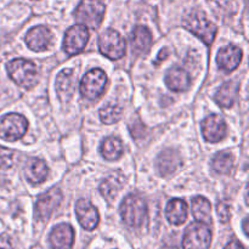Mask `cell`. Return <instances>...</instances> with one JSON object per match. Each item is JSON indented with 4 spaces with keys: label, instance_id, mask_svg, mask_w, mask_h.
<instances>
[{
    "label": "cell",
    "instance_id": "obj_1",
    "mask_svg": "<svg viewBox=\"0 0 249 249\" xmlns=\"http://www.w3.org/2000/svg\"><path fill=\"white\" fill-rule=\"evenodd\" d=\"M182 24L187 31L202 39L207 45H211L214 41L216 26L207 17L204 12L198 11V10L189 11L182 18Z\"/></svg>",
    "mask_w": 249,
    "mask_h": 249
},
{
    "label": "cell",
    "instance_id": "obj_2",
    "mask_svg": "<svg viewBox=\"0 0 249 249\" xmlns=\"http://www.w3.org/2000/svg\"><path fill=\"white\" fill-rule=\"evenodd\" d=\"M9 77L17 85L26 89H31L38 83V70L32 61L24 58H16L6 65Z\"/></svg>",
    "mask_w": 249,
    "mask_h": 249
},
{
    "label": "cell",
    "instance_id": "obj_3",
    "mask_svg": "<svg viewBox=\"0 0 249 249\" xmlns=\"http://www.w3.org/2000/svg\"><path fill=\"white\" fill-rule=\"evenodd\" d=\"M121 216L130 228H140L147 220V204L138 195H129L121 204Z\"/></svg>",
    "mask_w": 249,
    "mask_h": 249
},
{
    "label": "cell",
    "instance_id": "obj_4",
    "mask_svg": "<svg viewBox=\"0 0 249 249\" xmlns=\"http://www.w3.org/2000/svg\"><path fill=\"white\" fill-rule=\"evenodd\" d=\"M105 5L100 0H83L78 5L74 17L78 24H83L88 29H96L104 19Z\"/></svg>",
    "mask_w": 249,
    "mask_h": 249
},
{
    "label": "cell",
    "instance_id": "obj_5",
    "mask_svg": "<svg viewBox=\"0 0 249 249\" xmlns=\"http://www.w3.org/2000/svg\"><path fill=\"white\" fill-rule=\"evenodd\" d=\"M28 129V122L21 114L10 113L0 119V139L5 141H17L22 139Z\"/></svg>",
    "mask_w": 249,
    "mask_h": 249
},
{
    "label": "cell",
    "instance_id": "obj_6",
    "mask_svg": "<svg viewBox=\"0 0 249 249\" xmlns=\"http://www.w3.org/2000/svg\"><path fill=\"white\" fill-rule=\"evenodd\" d=\"M212 242V232L208 225L203 223H194L186 229L182 240L184 249H209Z\"/></svg>",
    "mask_w": 249,
    "mask_h": 249
},
{
    "label": "cell",
    "instance_id": "obj_7",
    "mask_svg": "<svg viewBox=\"0 0 249 249\" xmlns=\"http://www.w3.org/2000/svg\"><path fill=\"white\" fill-rule=\"evenodd\" d=\"M106 83L107 77L104 71L100 68L89 71L80 83V94L88 100L97 99L104 92Z\"/></svg>",
    "mask_w": 249,
    "mask_h": 249
},
{
    "label": "cell",
    "instance_id": "obj_8",
    "mask_svg": "<svg viewBox=\"0 0 249 249\" xmlns=\"http://www.w3.org/2000/svg\"><path fill=\"white\" fill-rule=\"evenodd\" d=\"M99 49L111 60H118L125 53V41L114 29H107L100 36Z\"/></svg>",
    "mask_w": 249,
    "mask_h": 249
},
{
    "label": "cell",
    "instance_id": "obj_9",
    "mask_svg": "<svg viewBox=\"0 0 249 249\" xmlns=\"http://www.w3.org/2000/svg\"><path fill=\"white\" fill-rule=\"evenodd\" d=\"M89 40V29L83 24H75L67 29L63 39V49L68 55H77Z\"/></svg>",
    "mask_w": 249,
    "mask_h": 249
},
{
    "label": "cell",
    "instance_id": "obj_10",
    "mask_svg": "<svg viewBox=\"0 0 249 249\" xmlns=\"http://www.w3.org/2000/svg\"><path fill=\"white\" fill-rule=\"evenodd\" d=\"M62 194L58 189H51L41 195L36 203V218L40 221H46L53 212L60 206Z\"/></svg>",
    "mask_w": 249,
    "mask_h": 249
},
{
    "label": "cell",
    "instance_id": "obj_11",
    "mask_svg": "<svg viewBox=\"0 0 249 249\" xmlns=\"http://www.w3.org/2000/svg\"><path fill=\"white\" fill-rule=\"evenodd\" d=\"M226 130L228 126L225 121L218 114H212L202 122V134L204 139L212 143H216L223 140L226 136Z\"/></svg>",
    "mask_w": 249,
    "mask_h": 249
},
{
    "label": "cell",
    "instance_id": "obj_12",
    "mask_svg": "<svg viewBox=\"0 0 249 249\" xmlns=\"http://www.w3.org/2000/svg\"><path fill=\"white\" fill-rule=\"evenodd\" d=\"M75 214L78 221L85 230H94L100 221L97 209L87 199H79L75 204Z\"/></svg>",
    "mask_w": 249,
    "mask_h": 249
},
{
    "label": "cell",
    "instance_id": "obj_13",
    "mask_svg": "<svg viewBox=\"0 0 249 249\" xmlns=\"http://www.w3.org/2000/svg\"><path fill=\"white\" fill-rule=\"evenodd\" d=\"M77 75L73 70H63L56 78V92L62 101H70L75 91Z\"/></svg>",
    "mask_w": 249,
    "mask_h": 249
},
{
    "label": "cell",
    "instance_id": "obj_14",
    "mask_svg": "<svg viewBox=\"0 0 249 249\" xmlns=\"http://www.w3.org/2000/svg\"><path fill=\"white\" fill-rule=\"evenodd\" d=\"M53 41V33L48 27L38 26L26 34V44L33 51H44Z\"/></svg>",
    "mask_w": 249,
    "mask_h": 249
},
{
    "label": "cell",
    "instance_id": "obj_15",
    "mask_svg": "<svg viewBox=\"0 0 249 249\" xmlns=\"http://www.w3.org/2000/svg\"><path fill=\"white\" fill-rule=\"evenodd\" d=\"M74 242V231L70 224H60L50 233V243L55 249H71Z\"/></svg>",
    "mask_w": 249,
    "mask_h": 249
},
{
    "label": "cell",
    "instance_id": "obj_16",
    "mask_svg": "<svg viewBox=\"0 0 249 249\" xmlns=\"http://www.w3.org/2000/svg\"><path fill=\"white\" fill-rule=\"evenodd\" d=\"M242 60V50L235 45H229L221 49L216 56V62L221 70L226 72L236 70Z\"/></svg>",
    "mask_w": 249,
    "mask_h": 249
},
{
    "label": "cell",
    "instance_id": "obj_17",
    "mask_svg": "<svg viewBox=\"0 0 249 249\" xmlns=\"http://www.w3.org/2000/svg\"><path fill=\"white\" fill-rule=\"evenodd\" d=\"M165 84L173 91H186L190 88V75L184 68L174 67L169 70L165 75Z\"/></svg>",
    "mask_w": 249,
    "mask_h": 249
},
{
    "label": "cell",
    "instance_id": "obj_18",
    "mask_svg": "<svg viewBox=\"0 0 249 249\" xmlns=\"http://www.w3.org/2000/svg\"><path fill=\"white\" fill-rule=\"evenodd\" d=\"M189 215V208L186 202L180 198H174L168 203L165 209V216L173 225H181L186 221Z\"/></svg>",
    "mask_w": 249,
    "mask_h": 249
},
{
    "label": "cell",
    "instance_id": "obj_19",
    "mask_svg": "<svg viewBox=\"0 0 249 249\" xmlns=\"http://www.w3.org/2000/svg\"><path fill=\"white\" fill-rule=\"evenodd\" d=\"M49 169L45 162L39 158H32L26 163L24 167V174L26 179L32 184H40L48 178Z\"/></svg>",
    "mask_w": 249,
    "mask_h": 249
},
{
    "label": "cell",
    "instance_id": "obj_20",
    "mask_svg": "<svg viewBox=\"0 0 249 249\" xmlns=\"http://www.w3.org/2000/svg\"><path fill=\"white\" fill-rule=\"evenodd\" d=\"M180 165V157L175 151L164 150L157 158L158 172L162 175L173 174Z\"/></svg>",
    "mask_w": 249,
    "mask_h": 249
},
{
    "label": "cell",
    "instance_id": "obj_21",
    "mask_svg": "<svg viewBox=\"0 0 249 249\" xmlns=\"http://www.w3.org/2000/svg\"><path fill=\"white\" fill-rule=\"evenodd\" d=\"M130 41L136 53H143L150 49L151 43H152V36L146 27L138 26L131 33Z\"/></svg>",
    "mask_w": 249,
    "mask_h": 249
},
{
    "label": "cell",
    "instance_id": "obj_22",
    "mask_svg": "<svg viewBox=\"0 0 249 249\" xmlns=\"http://www.w3.org/2000/svg\"><path fill=\"white\" fill-rule=\"evenodd\" d=\"M192 214L198 223H203L206 225L212 223V206L211 202L202 196H197L192 199L191 203Z\"/></svg>",
    "mask_w": 249,
    "mask_h": 249
},
{
    "label": "cell",
    "instance_id": "obj_23",
    "mask_svg": "<svg viewBox=\"0 0 249 249\" xmlns=\"http://www.w3.org/2000/svg\"><path fill=\"white\" fill-rule=\"evenodd\" d=\"M238 94V85L236 83H225L215 94V101L221 107H231L235 104Z\"/></svg>",
    "mask_w": 249,
    "mask_h": 249
},
{
    "label": "cell",
    "instance_id": "obj_24",
    "mask_svg": "<svg viewBox=\"0 0 249 249\" xmlns=\"http://www.w3.org/2000/svg\"><path fill=\"white\" fill-rule=\"evenodd\" d=\"M101 155L107 160H116L123 155V145L122 141L116 136H108L101 143Z\"/></svg>",
    "mask_w": 249,
    "mask_h": 249
},
{
    "label": "cell",
    "instance_id": "obj_25",
    "mask_svg": "<svg viewBox=\"0 0 249 249\" xmlns=\"http://www.w3.org/2000/svg\"><path fill=\"white\" fill-rule=\"evenodd\" d=\"M122 186H123V179L119 175H111L101 182L100 191L107 201L112 202L119 194Z\"/></svg>",
    "mask_w": 249,
    "mask_h": 249
},
{
    "label": "cell",
    "instance_id": "obj_26",
    "mask_svg": "<svg viewBox=\"0 0 249 249\" xmlns=\"http://www.w3.org/2000/svg\"><path fill=\"white\" fill-rule=\"evenodd\" d=\"M233 156L230 152H220L213 158L212 168L219 174H230L233 168Z\"/></svg>",
    "mask_w": 249,
    "mask_h": 249
},
{
    "label": "cell",
    "instance_id": "obj_27",
    "mask_svg": "<svg viewBox=\"0 0 249 249\" xmlns=\"http://www.w3.org/2000/svg\"><path fill=\"white\" fill-rule=\"evenodd\" d=\"M123 108L117 104H108L100 109V119L105 124H114L122 118Z\"/></svg>",
    "mask_w": 249,
    "mask_h": 249
},
{
    "label": "cell",
    "instance_id": "obj_28",
    "mask_svg": "<svg viewBox=\"0 0 249 249\" xmlns=\"http://www.w3.org/2000/svg\"><path fill=\"white\" fill-rule=\"evenodd\" d=\"M218 15H233L237 11L236 0H207Z\"/></svg>",
    "mask_w": 249,
    "mask_h": 249
},
{
    "label": "cell",
    "instance_id": "obj_29",
    "mask_svg": "<svg viewBox=\"0 0 249 249\" xmlns=\"http://www.w3.org/2000/svg\"><path fill=\"white\" fill-rule=\"evenodd\" d=\"M15 152L10 148L0 146V169H9L14 164Z\"/></svg>",
    "mask_w": 249,
    "mask_h": 249
},
{
    "label": "cell",
    "instance_id": "obj_30",
    "mask_svg": "<svg viewBox=\"0 0 249 249\" xmlns=\"http://www.w3.org/2000/svg\"><path fill=\"white\" fill-rule=\"evenodd\" d=\"M216 212H218V216L221 220V223H228L230 219V207L225 202H219L216 204Z\"/></svg>",
    "mask_w": 249,
    "mask_h": 249
},
{
    "label": "cell",
    "instance_id": "obj_31",
    "mask_svg": "<svg viewBox=\"0 0 249 249\" xmlns=\"http://www.w3.org/2000/svg\"><path fill=\"white\" fill-rule=\"evenodd\" d=\"M0 249H14L11 237L9 235H6V233H2L0 236Z\"/></svg>",
    "mask_w": 249,
    "mask_h": 249
},
{
    "label": "cell",
    "instance_id": "obj_32",
    "mask_svg": "<svg viewBox=\"0 0 249 249\" xmlns=\"http://www.w3.org/2000/svg\"><path fill=\"white\" fill-rule=\"evenodd\" d=\"M224 249H246V248L243 247L240 242H237V241H232V242L229 243V245Z\"/></svg>",
    "mask_w": 249,
    "mask_h": 249
},
{
    "label": "cell",
    "instance_id": "obj_33",
    "mask_svg": "<svg viewBox=\"0 0 249 249\" xmlns=\"http://www.w3.org/2000/svg\"><path fill=\"white\" fill-rule=\"evenodd\" d=\"M243 230H245L246 235H248V219L247 218L243 220Z\"/></svg>",
    "mask_w": 249,
    "mask_h": 249
}]
</instances>
